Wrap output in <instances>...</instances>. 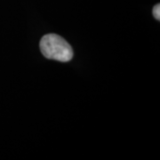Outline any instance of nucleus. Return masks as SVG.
Returning a JSON list of instances; mask_svg holds the SVG:
<instances>
[{
    "label": "nucleus",
    "mask_w": 160,
    "mask_h": 160,
    "mask_svg": "<svg viewBox=\"0 0 160 160\" xmlns=\"http://www.w3.org/2000/svg\"><path fill=\"white\" fill-rule=\"evenodd\" d=\"M40 50L47 59L62 62H69L73 57V50L66 40L57 34L45 35L40 40Z\"/></svg>",
    "instance_id": "obj_1"
},
{
    "label": "nucleus",
    "mask_w": 160,
    "mask_h": 160,
    "mask_svg": "<svg viewBox=\"0 0 160 160\" xmlns=\"http://www.w3.org/2000/svg\"><path fill=\"white\" fill-rule=\"evenodd\" d=\"M153 15L155 19H157L158 21L160 20V5L158 4L153 7Z\"/></svg>",
    "instance_id": "obj_2"
}]
</instances>
